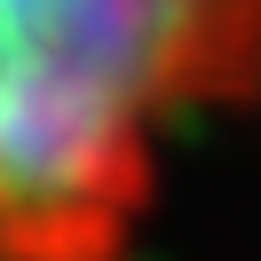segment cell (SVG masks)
Returning <instances> with one entry per match:
<instances>
[{"label":"cell","mask_w":261,"mask_h":261,"mask_svg":"<svg viewBox=\"0 0 261 261\" xmlns=\"http://www.w3.org/2000/svg\"><path fill=\"white\" fill-rule=\"evenodd\" d=\"M261 111V0H0V261H143L182 150Z\"/></svg>","instance_id":"obj_1"}]
</instances>
